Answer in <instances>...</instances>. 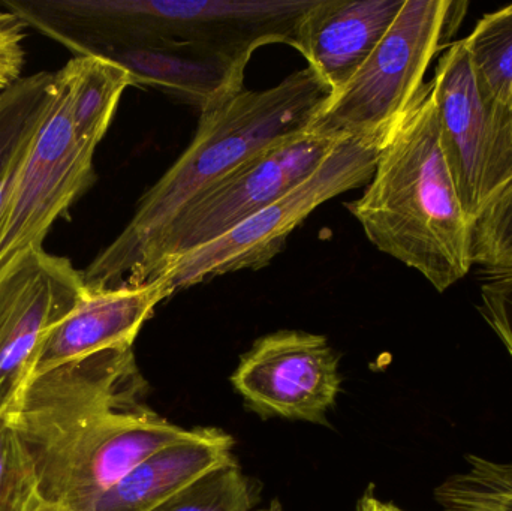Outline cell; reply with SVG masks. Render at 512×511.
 <instances>
[{"mask_svg": "<svg viewBox=\"0 0 512 511\" xmlns=\"http://www.w3.org/2000/svg\"><path fill=\"white\" fill-rule=\"evenodd\" d=\"M465 471L451 474L435 489L444 511H512V461L466 455Z\"/></svg>", "mask_w": 512, "mask_h": 511, "instance_id": "obj_17", "label": "cell"}, {"mask_svg": "<svg viewBox=\"0 0 512 511\" xmlns=\"http://www.w3.org/2000/svg\"><path fill=\"white\" fill-rule=\"evenodd\" d=\"M330 98V87L307 66L270 89H242L204 110L188 149L140 198L122 233L81 270L87 290L134 285L189 201L262 150L309 131Z\"/></svg>", "mask_w": 512, "mask_h": 511, "instance_id": "obj_2", "label": "cell"}, {"mask_svg": "<svg viewBox=\"0 0 512 511\" xmlns=\"http://www.w3.org/2000/svg\"><path fill=\"white\" fill-rule=\"evenodd\" d=\"M38 511H71V510L62 509V507H56V506H44V507H42L41 510H38Z\"/></svg>", "mask_w": 512, "mask_h": 511, "instance_id": "obj_25", "label": "cell"}, {"mask_svg": "<svg viewBox=\"0 0 512 511\" xmlns=\"http://www.w3.org/2000/svg\"><path fill=\"white\" fill-rule=\"evenodd\" d=\"M231 383L259 413L319 422L340 390L339 357L324 336L282 330L255 342Z\"/></svg>", "mask_w": 512, "mask_h": 511, "instance_id": "obj_11", "label": "cell"}, {"mask_svg": "<svg viewBox=\"0 0 512 511\" xmlns=\"http://www.w3.org/2000/svg\"><path fill=\"white\" fill-rule=\"evenodd\" d=\"M267 511H282V510H280V507L277 506L276 503H274L273 506H271V509L267 510Z\"/></svg>", "mask_w": 512, "mask_h": 511, "instance_id": "obj_26", "label": "cell"}, {"mask_svg": "<svg viewBox=\"0 0 512 511\" xmlns=\"http://www.w3.org/2000/svg\"><path fill=\"white\" fill-rule=\"evenodd\" d=\"M69 258L33 248L0 269V416L17 407L48 332L86 294Z\"/></svg>", "mask_w": 512, "mask_h": 511, "instance_id": "obj_10", "label": "cell"}, {"mask_svg": "<svg viewBox=\"0 0 512 511\" xmlns=\"http://www.w3.org/2000/svg\"><path fill=\"white\" fill-rule=\"evenodd\" d=\"M54 75L47 117L0 200V269L29 249L42 248L51 227L68 218L96 180L99 143L75 122L68 92Z\"/></svg>", "mask_w": 512, "mask_h": 511, "instance_id": "obj_8", "label": "cell"}, {"mask_svg": "<svg viewBox=\"0 0 512 511\" xmlns=\"http://www.w3.org/2000/svg\"><path fill=\"white\" fill-rule=\"evenodd\" d=\"M463 42L483 92L512 108V3L484 15Z\"/></svg>", "mask_w": 512, "mask_h": 511, "instance_id": "obj_16", "label": "cell"}, {"mask_svg": "<svg viewBox=\"0 0 512 511\" xmlns=\"http://www.w3.org/2000/svg\"><path fill=\"white\" fill-rule=\"evenodd\" d=\"M54 89V72L39 71L0 95V200L47 117Z\"/></svg>", "mask_w": 512, "mask_h": 511, "instance_id": "obj_15", "label": "cell"}, {"mask_svg": "<svg viewBox=\"0 0 512 511\" xmlns=\"http://www.w3.org/2000/svg\"><path fill=\"white\" fill-rule=\"evenodd\" d=\"M480 312L512 359V270L489 276L484 282Z\"/></svg>", "mask_w": 512, "mask_h": 511, "instance_id": "obj_21", "label": "cell"}, {"mask_svg": "<svg viewBox=\"0 0 512 511\" xmlns=\"http://www.w3.org/2000/svg\"><path fill=\"white\" fill-rule=\"evenodd\" d=\"M234 441L219 429H192L185 440L144 459L86 511H153L204 474L233 461Z\"/></svg>", "mask_w": 512, "mask_h": 511, "instance_id": "obj_14", "label": "cell"}, {"mask_svg": "<svg viewBox=\"0 0 512 511\" xmlns=\"http://www.w3.org/2000/svg\"><path fill=\"white\" fill-rule=\"evenodd\" d=\"M468 3L405 0L369 59L322 108L309 131L337 140H387L424 89L436 53L447 48Z\"/></svg>", "mask_w": 512, "mask_h": 511, "instance_id": "obj_5", "label": "cell"}, {"mask_svg": "<svg viewBox=\"0 0 512 511\" xmlns=\"http://www.w3.org/2000/svg\"><path fill=\"white\" fill-rule=\"evenodd\" d=\"M385 140H345L300 185L209 245L165 261L153 273L173 294L218 276L267 266L289 234L322 204L367 185Z\"/></svg>", "mask_w": 512, "mask_h": 511, "instance_id": "obj_6", "label": "cell"}, {"mask_svg": "<svg viewBox=\"0 0 512 511\" xmlns=\"http://www.w3.org/2000/svg\"><path fill=\"white\" fill-rule=\"evenodd\" d=\"M342 141L301 132L243 162L177 213L134 285L149 282L165 261L209 245L270 206L318 170Z\"/></svg>", "mask_w": 512, "mask_h": 511, "instance_id": "obj_9", "label": "cell"}, {"mask_svg": "<svg viewBox=\"0 0 512 511\" xmlns=\"http://www.w3.org/2000/svg\"><path fill=\"white\" fill-rule=\"evenodd\" d=\"M252 507L251 485L233 459L204 474L153 511H251Z\"/></svg>", "mask_w": 512, "mask_h": 511, "instance_id": "obj_18", "label": "cell"}, {"mask_svg": "<svg viewBox=\"0 0 512 511\" xmlns=\"http://www.w3.org/2000/svg\"><path fill=\"white\" fill-rule=\"evenodd\" d=\"M510 207H512V188L504 195V197L501 198V200L498 201V203L495 204V206L492 207V209L489 210V212L486 213V215L483 216V218H486V216L498 215V213L504 212V210L510 209Z\"/></svg>", "mask_w": 512, "mask_h": 511, "instance_id": "obj_24", "label": "cell"}, {"mask_svg": "<svg viewBox=\"0 0 512 511\" xmlns=\"http://www.w3.org/2000/svg\"><path fill=\"white\" fill-rule=\"evenodd\" d=\"M47 506L38 477L11 416H0V511H38Z\"/></svg>", "mask_w": 512, "mask_h": 511, "instance_id": "obj_19", "label": "cell"}, {"mask_svg": "<svg viewBox=\"0 0 512 511\" xmlns=\"http://www.w3.org/2000/svg\"><path fill=\"white\" fill-rule=\"evenodd\" d=\"M171 296L170 285L161 278L87 290L80 303L48 332L33 375L101 351L132 348L156 306Z\"/></svg>", "mask_w": 512, "mask_h": 511, "instance_id": "obj_12", "label": "cell"}, {"mask_svg": "<svg viewBox=\"0 0 512 511\" xmlns=\"http://www.w3.org/2000/svg\"><path fill=\"white\" fill-rule=\"evenodd\" d=\"M346 209L372 245L439 293L471 272L474 225L442 152L430 83L379 150L366 191Z\"/></svg>", "mask_w": 512, "mask_h": 511, "instance_id": "obj_4", "label": "cell"}, {"mask_svg": "<svg viewBox=\"0 0 512 511\" xmlns=\"http://www.w3.org/2000/svg\"><path fill=\"white\" fill-rule=\"evenodd\" d=\"M132 348L101 351L33 375L12 422L47 506L87 507L188 429L138 404Z\"/></svg>", "mask_w": 512, "mask_h": 511, "instance_id": "obj_1", "label": "cell"}, {"mask_svg": "<svg viewBox=\"0 0 512 511\" xmlns=\"http://www.w3.org/2000/svg\"><path fill=\"white\" fill-rule=\"evenodd\" d=\"M27 26L14 12L0 9V95L23 78Z\"/></svg>", "mask_w": 512, "mask_h": 511, "instance_id": "obj_22", "label": "cell"}, {"mask_svg": "<svg viewBox=\"0 0 512 511\" xmlns=\"http://www.w3.org/2000/svg\"><path fill=\"white\" fill-rule=\"evenodd\" d=\"M430 86L442 152L475 227L512 188V108L483 92L463 39L448 45Z\"/></svg>", "mask_w": 512, "mask_h": 511, "instance_id": "obj_7", "label": "cell"}, {"mask_svg": "<svg viewBox=\"0 0 512 511\" xmlns=\"http://www.w3.org/2000/svg\"><path fill=\"white\" fill-rule=\"evenodd\" d=\"M315 0H0L74 57L135 50L219 57L248 66L268 44L295 47Z\"/></svg>", "mask_w": 512, "mask_h": 511, "instance_id": "obj_3", "label": "cell"}, {"mask_svg": "<svg viewBox=\"0 0 512 511\" xmlns=\"http://www.w3.org/2000/svg\"><path fill=\"white\" fill-rule=\"evenodd\" d=\"M403 5L405 0H315L298 24L294 48L336 95L369 59Z\"/></svg>", "mask_w": 512, "mask_h": 511, "instance_id": "obj_13", "label": "cell"}, {"mask_svg": "<svg viewBox=\"0 0 512 511\" xmlns=\"http://www.w3.org/2000/svg\"><path fill=\"white\" fill-rule=\"evenodd\" d=\"M358 511H405L399 509L391 503H384V501L376 498L375 495L367 494L364 495L363 500L360 501Z\"/></svg>", "mask_w": 512, "mask_h": 511, "instance_id": "obj_23", "label": "cell"}, {"mask_svg": "<svg viewBox=\"0 0 512 511\" xmlns=\"http://www.w3.org/2000/svg\"><path fill=\"white\" fill-rule=\"evenodd\" d=\"M472 263L489 276L512 270V207L475 224Z\"/></svg>", "mask_w": 512, "mask_h": 511, "instance_id": "obj_20", "label": "cell"}]
</instances>
